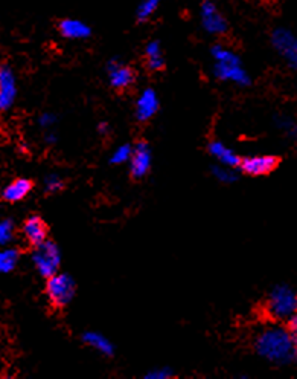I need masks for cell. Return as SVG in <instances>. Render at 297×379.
<instances>
[{
	"mask_svg": "<svg viewBox=\"0 0 297 379\" xmlns=\"http://www.w3.org/2000/svg\"><path fill=\"white\" fill-rule=\"evenodd\" d=\"M152 155L151 148L147 142H139V144L133 148V153L130 158V172L134 179L145 177L151 168Z\"/></svg>",
	"mask_w": 297,
	"mask_h": 379,
	"instance_id": "obj_10",
	"label": "cell"
},
{
	"mask_svg": "<svg viewBox=\"0 0 297 379\" xmlns=\"http://www.w3.org/2000/svg\"><path fill=\"white\" fill-rule=\"evenodd\" d=\"M46 296L54 306L64 308L73 300L76 292V284L73 279L67 274L56 272L46 279Z\"/></svg>",
	"mask_w": 297,
	"mask_h": 379,
	"instance_id": "obj_5",
	"label": "cell"
},
{
	"mask_svg": "<svg viewBox=\"0 0 297 379\" xmlns=\"http://www.w3.org/2000/svg\"><path fill=\"white\" fill-rule=\"evenodd\" d=\"M46 142L54 144V142H56V136L54 134H46Z\"/></svg>",
	"mask_w": 297,
	"mask_h": 379,
	"instance_id": "obj_29",
	"label": "cell"
},
{
	"mask_svg": "<svg viewBox=\"0 0 297 379\" xmlns=\"http://www.w3.org/2000/svg\"><path fill=\"white\" fill-rule=\"evenodd\" d=\"M98 132L101 135H105L109 132V126H107V122H101V124L98 126Z\"/></svg>",
	"mask_w": 297,
	"mask_h": 379,
	"instance_id": "obj_28",
	"label": "cell"
},
{
	"mask_svg": "<svg viewBox=\"0 0 297 379\" xmlns=\"http://www.w3.org/2000/svg\"><path fill=\"white\" fill-rule=\"evenodd\" d=\"M165 0H140L136 8V21L139 23H145L150 18L156 16V13L164 5Z\"/></svg>",
	"mask_w": 297,
	"mask_h": 379,
	"instance_id": "obj_19",
	"label": "cell"
},
{
	"mask_svg": "<svg viewBox=\"0 0 297 379\" xmlns=\"http://www.w3.org/2000/svg\"><path fill=\"white\" fill-rule=\"evenodd\" d=\"M83 341L85 344L90 346L95 350H98L99 354L105 356H111L114 354V346L111 344V341L107 337L99 334V332H93V330L84 332Z\"/></svg>",
	"mask_w": 297,
	"mask_h": 379,
	"instance_id": "obj_18",
	"label": "cell"
},
{
	"mask_svg": "<svg viewBox=\"0 0 297 379\" xmlns=\"http://www.w3.org/2000/svg\"><path fill=\"white\" fill-rule=\"evenodd\" d=\"M107 74L110 86L116 91H126L136 81V72L118 59L109 62Z\"/></svg>",
	"mask_w": 297,
	"mask_h": 379,
	"instance_id": "obj_8",
	"label": "cell"
},
{
	"mask_svg": "<svg viewBox=\"0 0 297 379\" xmlns=\"http://www.w3.org/2000/svg\"><path fill=\"white\" fill-rule=\"evenodd\" d=\"M169 378H172V372L166 367L154 368V371H151L145 375V379H169Z\"/></svg>",
	"mask_w": 297,
	"mask_h": 379,
	"instance_id": "obj_25",
	"label": "cell"
},
{
	"mask_svg": "<svg viewBox=\"0 0 297 379\" xmlns=\"http://www.w3.org/2000/svg\"><path fill=\"white\" fill-rule=\"evenodd\" d=\"M63 185H64L63 179L59 175H55V173H51L49 176H46V179H44V188H46L47 193L60 192V190L63 188Z\"/></svg>",
	"mask_w": 297,
	"mask_h": 379,
	"instance_id": "obj_24",
	"label": "cell"
},
{
	"mask_svg": "<svg viewBox=\"0 0 297 379\" xmlns=\"http://www.w3.org/2000/svg\"><path fill=\"white\" fill-rule=\"evenodd\" d=\"M209 153L212 155L219 164L226 167H239L241 158H239L232 148H229L222 141H212L209 144Z\"/></svg>",
	"mask_w": 297,
	"mask_h": 379,
	"instance_id": "obj_14",
	"label": "cell"
},
{
	"mask_svg": "<svg viewBox=\"0 0 297 379\" xmlns=\"http://www.w3.org/2000/svg\"><path fill=\"white\" fill-rule=\"evenodd\" d=\"M198 16L201 28L209 35L222 37L229 33V21L214 0H201Z\"/></svg>",
	"mask_w": 297,
	"mask_h": 379,
	"instance_id": "obj_6",
	"label": "cell"
},
{
	"mask_svg": "<svg viewBox=\"0 0 297 379\" xmlns=\"http://www.w3.org/2000/svg\"><path fill=\"white\" fill-rule=\"evenodd\" d=\"M297 309V296L296 292L286 286V284H279L276 286L267 301L268 315L274 320H286L296 314Z\"/></svg>",
	"mask_w": 297,
	"mask_h": 379,
	"instance_id": "obj_3",
	"label": "cell"
},
{
	"mask_svg": "<svg viewBox=\"0 0 297 379\" xmlns=\"http://www.w3.org/2000/svg\"><path fill=\"white\" fill-rule=\"evenodd\" d=\"M243 172L250 176H265L274 172L276 167L279 165V158L273 155L265 156H248L241 161Z\"/></svg>",
	"mask_w": 297,
	"mask_h": 379,
	"instance_id": "obj_11",
	"label": "cell"
},
{
	"mask_svg": "<svg viewBox=\"0 0 297 379\" xmlns=\"http://www.w3.org/2000/svg\"><path fill=\"white\" fill-rule=\"evenodd\" d=\"M131 153H133V148L130 144H123V146H119L116 150L113 151V155L110 158V163L111 164H123V163H128L130 158H131Z\"/></svg>",
	"mask_w": 297,
	"mask_h": 379,
	"instance_id": "obj_22",
	"label": "cell"
},
{
	"mask_svg": "<svg viewBox=\"0 0 297 379\" xmlns=\"http://www.w3.org/2000/svg\"><path fill=\"white\" fill-rule=\"evenodd\" d=\"M20 252L16 248H4L0 250V274H8L14 271L18 263Z\"/></svg>",
	"mask_w": 297,
	"mask_h": 379,
	"instance_id": "obj_20",
	"label": "cell"
},
{
	"mask_svg": "<svg viewBox=\"0 0 297 379\" xmlns=\"http://www.w3.org/2000/svg\"><path fill=\"white\" fill-rule=\"evenodd\" d=\"M17 98V80L13 69L0 64V112L9 110Z\"/></svg>",
	"mask_w": 297,
	"mask_h": 379,
	"instance_id": "obj_9",
	"label": "cell"
},
{
	"mask_svg": "<svg viewBox=\"0 0 297 379\" xmlns=\"http://www.w3.org/2000/svg\"><path fill=\"white\" fill-rule=\"evenodd\" d=\"M59 33L67 40H87L92 37V26L81 18L66 17L59 22Z\"/></svg>",
	"mask_w": 297,
	"mask_h": 379,
	"instance_id": "obj_12",
	"label": "cell"
},
{
	"mask_svg": "<svg viewBox=\"0 0 297 379\" xmlns=\"http://www.w3.org/2000/svg\"><path fill=\"white\" fill-rule=\"evenodd\" d=\"M31 190H32V182L30 181V179H17V181L5 187L2 196L6 202H18L30 194Z\"/></svg>",
	"mask_w": 297,
	"mask_h": 379,
	"instance_id": "obj_17",
	"label": "cell"
},
{
	"mask_svg": "<svg viewBox=\"0 0 297 379\" xmlns=\"http://www.w3.org/2000/svg\"><path fill=\"white\" fill-rule=\"evenodd\" d=\"M14 223L13 221H0V246L11 243L14 239Z\"/></svg>",
	"mask_w": 297,
	"mask_h": 379,
	"instance_id": "obj_23",
	"label": "cell"
},
{
	"mask_svg": "<svg viewBox=\"0 0 297 379\" xmlns=\"http://www.w3.org/2000/svg\"><path fill=\"white\" fill-rule=\"evenodd\" d=\"M38 122H40V126L43 129H47V127H51V126L55 124L56 117L54 115V113H51V112H46V113H43V115L40 117V119H38Z\"/></svg>",
	"mask_w": 297,
	"mask_h": 379,
	"instance_id": "obj_26",
	"label": "cell"
},
{
	"mask_svg": "<svg viewBox=\"0 0 297 379\" xmlns=\"http://www.w3.org/2000/svg\"><path fill=\"white\" fill-rule=\"evenodd\" d=\"M272 46L279 54L289 68L293 71L297 69V39L294 33L286 26H277L272 31L270 35Z\"/></svg>",
	"mask_w": 297,
	"mask_h": 379,
	"instance_id": "obj_7",
	"label": "cell"
},
{
	"mask_svg": "<svg viewBox=\"0 0 297 379\" xmlns=\"http://www.w3.org/2000/svg\"><path fill=\"white\" fill-rule=\"evenodd\" d=\"M34 267L42 277L47 279L59 272L61 267V252L60 248L51 240H44L43 243L37 245L32 252Z\"/></svg>",
	"mask_w": 297,
	"mask_h": 379,
	"instance_id": "obj_4",
	"label": "cell"
},
{
	"mask_svg": "<svg viewBox=\"0 0 297 379\" xmlns=\"http://www.w3.org/2000/svg\"><path fill=\"white\" fill-rule=\"evenodd\" d=\"M0 216H2V210H0Z\"/></svg>",
	"mask_w": 297,
	"mask_h": 379,
	"instance_id": "obj_30",
	"label": "cell"
},
{
	"mask_svg": "<svg viewBox=\"0 0 297 379\" xmlns=\"http://www.w3.org/2000/svg\"><path fill=\"white\" fill-rule=\"evenodd\" d=\"M286 329H289L291 334H296L297 332V315H291L290 318H286Z\"/></svg>",
	"mask_w": 297,
	"mask_h": 379,
	"instance_id": "obj_27",
	"label": "cell"
},
{
	"mask_svg": "<svg viewBox=\"0 0 297 379\" xmlns=\"http://www.w3.org/2000/svg\"><path fill=\"white\" fill-rule=\"evenodd\" d=\"M256 352L267 361L274 364H289L296 359L297 337L289 329L265 327L260 332L255 341Z\"/></svg>",
	"mask_w": 297,
	"mask_h": 379,
	"instance_id": "obj_1",
	"label": "cell"
},
{
	"mask_svg": "<svg viewBox=\"0 0 297 379\" xmlns=\"http://www.w3.org/2000/svg\"><path fill=\"white\" fill-rule=\"evenodd\" d=\"M23 234L26 240L37 246L47 239V226L38 216H32L23 225Z\"/></svg>",
	"mask_w": 297,
	"mask_h": 379,
	"instance_id": "obj_15",
	"label": "cell"
},
{
	"mask_svg": "<svg viewBox=\"0 0 297 379\" xmlns=\"http://www.w3.org/2000/svg\"><path fill=\"white\" fill-rule=\"evenodd\" d=\"M157 92L151 88L143 89L136 101V117L139 121H148L156 115L159 110Z\"/></svg>",
	"mask_w": 297,
	"mask_h": 379,
	"instance_id": "obj_13",
	"label": "cell"
},
{
	"mask_svg": "<svg viewBox=\"0 0 297 379\" xmlns=\"http://www.w3.org/2000/svg\"><path fill=\"white\" fill-rule=\"evenodd\" d=\"M212 173L218 179V181L223 182V184H234L238 179V175L232 167L215 165V167H212Z\"/></svg>",
	"mask_w": 297,
	"mask_h": 379,
	"instance_id": "obj_21",
	"label": "cell"
},
{
	"mask_svg": "<svg viewBox=\"0 0 297 379\" xmlns=\"http://www.w3.org/2000/svg\"><path fill=\"white\" fill-rule=\"evenodd\" d=\"M210 55L214 60V75L222 81L234 83L236 86L247 88L250 86L252 78L244 68L241 57H239L234 49L227 47L222 43H217L210 49Z\"/></svg>",
	"mask_w": 297,
	"mask_h": 379,
	"instance_id": "obj_2",
	"label": "cell"
},
{
	"mask_svg": "<svg viewBox=\"0 0 297 379\" xmlns=\"http://www.w3.org/2000/svg\"><path fill=\"white\" fill-rule=\"evenodd\" d=\"M145 63L152 72H159L165 68V57L159 40H151L145 46Z\"/></svg>",
	"mask_w": 297,
	"mask_h": 379,
	"instance_id": "obj_16",
	"label": "cell"
}]
</instances>
